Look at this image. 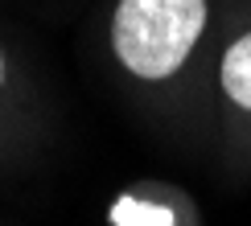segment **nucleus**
Listing matches in <instances>:
<instances>
[{"label":"nucleus","mask_w":251,"mask_h":226,"mask_svg":"<svg viewBox=\"0 0 251 226\" xmlns=\"http://www.w3.org/2000/svg\"><path fill=\"white\" fill-rule=\"evenodd\" d=\"M210 25V0H120L111 54L132 78L169 82L185 70Z\"/></svg>","instance_id":"obj_1"},{"label":"nucleus","mask_w":251,"mask_h":226,"mask_svg":"<svg viewBox=\"0 0 251 226\" xmlns=\"http://www.w3.org/2000/svg\"><path fill=\"white\" fill-rule=\"evenodd\" d=\"M8 87V54H4V45H0V90Z\"/></svg>","instance_id":"obj_4"},{"label":"nucleus","mask_w":251,"mask_h":226,"mask_svg":"<svg viewBox=\"0 0 251 226\" xmlns=\"http://www.w3.org/2000/svg\"><path fill=\"white\" fill-rule=\"evenodd\" d=\"M218 95L239 119H251V25L239 29L218 54Z\"/></svg>","instance_id":"obj_2"},{"label":"nucleus","mask_w":251,"mask_h":226,"mask_svg":"<svg viewBox=\"0 0 251 226\" xmlns=\"http://www.w3.org/2000/svg\"><path fill=\"white\" fill-rule=\"evenodd\" d=\"M111 222L116 226H177V214L169 205H156V202L124 198L116 210H111Z\"/></svg>","instance_id":"obj_3"}]
</instances>
